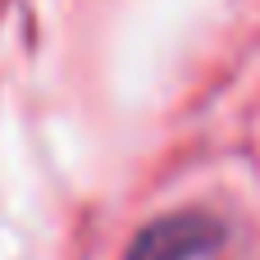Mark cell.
<instances>
[{
	"instance_id": "obj_1",
	"label": "cell",
	"mask_w": 260,
	"mask_h": 260,
	"mask_svg": "<svg viewBox=\"0 0 260 260\" xmlns=\"http://www.w3.org/2000/svg\"><path fill=\"white\" fill-rule=\"evenodd\" d=\"M210 247H215V224L206 215H174L142 229L128 260H192Z\"/></svg>"
}]
</instances>
